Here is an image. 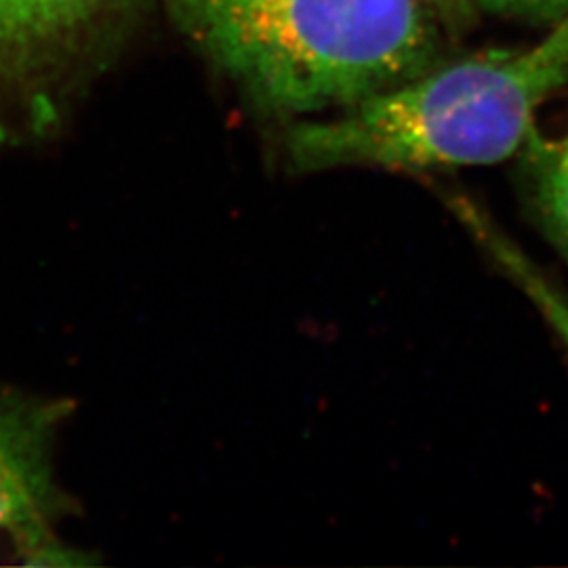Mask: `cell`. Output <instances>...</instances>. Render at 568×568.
<instances>
[{
    "label": "cell",
    "instance_id": "obj_1",
    "mask_svg": "<svg viewBox=\"0 0 568 568\" xmlns=\"http://www.w3.org/2000/svg\"><path fill=\"white\" fill-rule=\"evenodd\" d=\"M568 91V16L539 41L438 61L342 110L283 122L286 173H436L516 159L541 108Z\"/></svg>",
    "mask_w": 568,
    "mask_h": 568
},
{
    "label": "cell",
    "instance_id": "obj_2",
    "mask_svg": "<svg viewBox=\"0 0 568 568\" xmlns=\"http://www.w3.org/2000/svg\"><path fill=\"white\" fill-rule=\"evenodd\" d=\"M185 28L278 124L342 110L447 58V28L419 0H199Z\"/></svg>",
    "mask_w": 568,
    "mask_h": 568
},
{
    "label": "cell",
    "instance_id": "obj_3",
    "mask_svg": "<svg viewBox=\"0 0 568 568\" xmlns=\"http://www.w3.org/2000/svg\"><path fill=\"white\" fill-rule=\"evenodd\" d=\"M133 0H0V150L55 135Z\"/></svg>",
    "mask_w": 568,
    "mask_h": 568
},
{
    "label": "cell",
    "instance_id": "obj_4",
    "mask_svg": "<svg viewBox=\"0 0 568 568\" xmlns=\"http://www.w3.org/2000/svg\"><path fill=\"white\" fill-rule=\"evenodd\" d=\"M74 400L0 382V567L98 565L70 539L79 501L63 485L61 436Z\"/></svg>",
    "mask_w": 568,
    "mask_h": 568
},
{
    "label": "cell",
    "instance_id": "obj_5",
    "mask_svg": "<svg viewBox=\"0 0 568 568\" xmlns=\"http://www.w3.org/2000/svg\"><path fill=\"white\" fill-rule=\"evenodd\" d=\"M434 194L466 230L467 236L487 255L509 283L525 293L568 356V291L548 270L537 264L471 194L450 185H434Z\"/></svg>",
    "mask_w": 568,
    "mask_h": 568
},
{
    "label": "cell",
    "instance_id": "obj_6",
    "mask_svg": "<svg viewBox=\"0 0 568 568\" xmlns=\"http://www.w3.org/2000/svg\"><path fill=\"white\" fill-rule=\"evenodd\" d=\"M516 185L528 220L568 264V131H535L516 156Z\"/></svg>",
    "mask_w": 568,
    "mask_h": 568
},
{
    "label": "cell",
    "instance_id": "obj_7",
    "mask_svg": "<svg viewBox=\"0 0 568 568\" xmlns=\"http://www.w3.org/2000/svg\"><path fill=\"white\" fill-rule=\"evenodd\" d=\"M474 11H490L518 20L554 23L568 16V0H467Z\"/></svg>",
    "mask_w": 568,
    "mask_h": 568
},
{
    "label": "cell",
    "instance_id": "obj_8",
    "mask_svg": "<svg viewBox=\"0 0 568 568\" xmlns=\"http://www.w3.org/2000/svg\"><path fill=\"white\" fill-rule=\"evenodd\" d=\"M419 2H424L427 9L443 21L448 34H453L455 30H462L476 16L474 7L467 0H419Z\"/></svg>",
    "mask_w": 568,
    "mask_h": 568
},
{
    "label": "cell",
    "instance_id": "obj_9",
    "mask_svg": "<svg viewBox=\"0 0 568 568\" xmlns=\"http://www.w3.org/2000/svg\"><path fill=\"white\" fill-rule=\"evenodd\" d=\"M169 2H171L173 11L182 18L183 23H187L190 16H192V11H194V9H196V4H199V0H169Z\"/></svg>",
    "mask_w": 568,
    "mask_h": 568
}]
</instances>
